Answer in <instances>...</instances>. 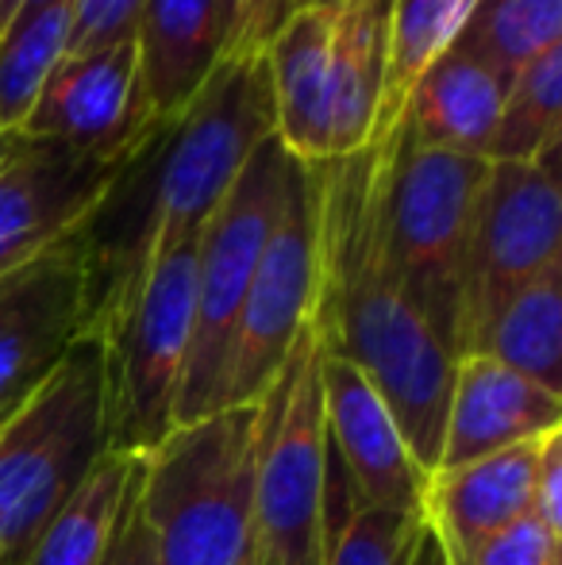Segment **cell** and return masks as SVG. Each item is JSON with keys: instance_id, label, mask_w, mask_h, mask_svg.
Segmentation results:
<instances>
[{"instance_id": "obj_18", "label": "cell", "mask_w": 562, "mask_h": 565, "mask_svg": "<svg viewBox=\"0 0 562 565\" xmlns=\"http://www.w3.org/2000/svg\"><path fill=\"white\" fill-rule=\"evenodd\" d=\"M274 100V135L297 162L328 158L331 12L297 8L263 51Z\"/></svg>"}, {"instance_id": "obj_15", "label": "cell", "mask_w": 562, "mask_h": 565, "mask_svg": "<svg viewBox=\"0 0 562 565\" xmlns=\"http://www.w3.org/2000/svg\"><path fill=\"white\" fill-rule=\"evenodd\" d=\"M555 431H562V393L486 354H463L455 362L439 466L478 461Z\"/></svg>"}, {"instance_id": "obj_27", "label": "cell", "mask_w": 562, "mask_h": 565, "mask_svg": "<svg viewBox=\"0 0 562 565\" xmlns=\"http://www.w3.org/2000/svg\"><path fill=\"white\" fill-rule=\"evenodd\" d=\"M74 0H51L15 15L12 28L0 35V131H15L35 105L46 74L66 54Z\"/></svg>"}, {"instance_id": "obj_8", "label": "cell", "mask_w": 562, "mask_h": 565, "mask_svg": "<svg viewBox=\"0 0 562 565\" xmlns=\"http://www.w3.org/2000/svg\"><path fill=\"white\" fill-rule=\"evenodd\" d=\"M197 243L201 235L162 254L142 274L120 320L100 335L108 450L147 454L173 427L189 335H193Z\"/></svg>"}, {"instance_id": "obj_14", "label": "cell", "mask_w": 562, "mask_h": 565, "mask_svg": "<svg viewBox=\"0 0 562 565\" xmlns=\"http://www.w3.org/2000/svg\"><path fill=\"white\" fill-rule=\"evenodd\" d=\"M320 385H324V431L328 450L351 477L367 504L393 508L424 520V481L413 450L401 439L397 419L390 416L378 388L343 358L320 350Z\"/></svg>"}, {"instance_id": "obj_34", "label": "cell", "mask_w": 562, "mask_h": 565, "mask_svg": "<svg viewBox=\"0 0 562 565\" xmlns=\"http://www.w3.org/2000/svg\"><path fill=\"white\" fill-rule=\"evenodd\" d=\"M28 4H31V0H0V35H4V31L12 28L15 15H20Z\"/></svg>"}, {"instance_id": "obj_31", "label": "cell", "mask_w": 562, "mask_h": 565, "mask_svg": "<svg viewBox=\"0 0 562 565\" xmlns=\"http://www.w3.org/2000/svg\"><path fill=\"white\" fill-rule=\"evenodd\" d=\"M139 469H142V458H139ZM136 492H139V473H136V481H131L128 500H124V508H120L113 543H108L105 558H100L97 565H158L155 539H150L147 523H142V515H139Z\"/></svg>"}, {"instance_id": "obj_6", "label": "cell", "mask_w": 562, "mask_h": 565, "mask_svg": "<svg viewBox=\"0 0 562 565\" xmlns=\"http://www.w3.org/2000/svg\"><path fill=\"white\" fill-rule=\"evenodd\" d=\"M293 170H297V158L285 154L278 135L263 139L201 231V243H197L193 335H189L173 427L220 412L235 323H240L243 300H247V289L255 281L258 258L266 250L274 220L282 212Z\"/></svg>"}, {"instance_id": "obj_23", "label": "cell", "mask_w": 562, "mask_h": 565, "mask_svg": "<svg viewBox=\"0 0 562 565\" xmlns=\"http://www.w3.org/2000/svg\"><path fill=\"white\" fill-rule=\"evenodd\" d=\"M424 520L367 504L336 454L324 458V527L320 565H409Z\"/></svg>"}, {"instance_id": "obj_33", "label": "cell", "mask_w": 562, "mask_h": 565, "mask_svg": "<svg viewBox=\"0 0 562 565\" xmlns=\"http://www.w3.org/2000/svg\"><path fill=\"white\" fill-rule=\"evenodd\" d=\"M409 565H447V558H443V551H439V543H435V535L432 531H421V543H416V551H413V558H409Z\"/></svg>"}, {"instance_id": "obj_17", "label": "cell", "mask_w": 562, "mask_h": 565, "mask_svg": "<svg viewBox=\"0 0 562 565\" xmlns=\"http://www.w3.org/2000/svg\"><path fill=\"white\" fill-rule=\"evenodd\" d=\"M540 447L543 439L427 473L424 527L435 535L447 565H470L497 531L532 512Z\"/></svg>"}, {"instance_id": "obj_13", "label": "cell", "mask_w": 562, "mask_h": 565, "mask_svg": "<svg viewBox=\"0 0 562 565\" xmlns=\"http://www.w3.org/2000/svg\"><path fill=\"white\" fill-rule=\"evenodd\" d=\"M150 127L155 124L139 93L136 43L128 35L97 51L62 54L15 131L66 142L97 158H124Z\"/></svg>"}, {"instance_id": "obj_2", "label": "cell", "mask_w": 562, "mask_h": 565, "mask_svg": "<svg viewBox=\"0 0 562 565\" xmlns=\"http://www.w3.org/2000/svg\"><path fill=\"white\" fill-rule=\"evenodd\" d=\"M274 135L266 58H227L178 119L155 124L82 224L89 335H105L142 274L197 238L255 147Z\"/></svg>"}, {"instance_id": "obj_36", "label": "cell", "mask_w": 562, "mask_h": 565, "mask_svg": "<svg viewBox=\"0 0 562 565\" xmlns=\"http://www.w3.org/2000/svg\"><path fill=\"white\" fill-rule=\"evenodd\" d=\"M0 135H4V131H0Z\"/></svg>"}, {"instance_id": "obj_1", "label": "cell", "mask_w": 562, "mask_h": 565, "mask_svg": "<svg viewBox=\"0 0 562 565\" xmlns=\"http://www.w3.org/2000/svg\"><path fill=\"white\" fill-rule=\"evenodd\" d=\"M312 227V312L324 354L351 362L390 416L416 466H439L455 358L409 300L385 246V135L354 154L300 162Z\"/></svg>"}, {"instance_id": "obj_3", "label": "cell", "mask_w": 562, "mask_h": 565, "mask_svg": "<svg viewBox=\"0 0 562 565\" xmlns=\"http://www.w3.org/2000/svg\"><path fill=\"white\" fill-rule=\"evenodd\" d=\"M263 408L235 404L166 431L139 454V515L158 565H247Z\"/></svg>"}, {"instance_id": "obj_19", "label": "cell", "mask_w": 562, "mask_h": 565, "mask_svg": "<svg viewBox=\"0 0 562 565\" xmlns=\"http://www.w3.org/2000/svg\"><path fill=\"white\" fill-rule=\"evenodd\" d=\"M393 0H343L331 8V124L328 158L354 154L378 131Z\"/></svg>"}, {"instance_id": "obj_32", "label": "cell", "mask_w": 562, "mask_h": 565, "mask_svg": "<svg viewBox=\"0 0 562 565\" xmlns=\"http://www.w3.org/2000/svg\"><path fill=\"white\" fill-rule=\"evenodd\" d=\"M532 515L548 531L562 535V431L548 435L540 447L532 481Z\"/></svg>"}, {"instance_id": "obj_21", "label": "cell", "mask_w": 562, "mask_h": 565, "mask_svg": "<svg viewBox=\"0 0 562 565\" xmlns=\"http://www.w3.org/2000/svg\"><path fill=\"white\" fill-rule=\"evenodd\" d=\"M136 473L139 454H100L15 565H97L116 535V520Z\"/></svg>"}, {"instance_id": "obj_9", "label": "cell", "mask_w": 562, "mask_h": 565, "mask_svg": "<svg viewBox=\"0 0 562 565\" xmlns=\"http://www.w3.org/2000/svg\"><path fill=\"white\" fill-rule=\"evenodd\" d=\"M562 266L559 170L536 162H489L466 250L463 354L520 285Z\"/></svg>"}, {"instance_id": "obj_5", "label": "cell", "mask_w": 562, "mask_h": 565, "mask_svg": "<svg viewBox=\"0 0 562 565\" xmlns=\"http://www.w3.org/2000/svg\"><path fill=\"white\" fill-rule=\"evenodd\" d=\"M486 158L424 147L405 116L385 131V246L447 354L463 358L466 250L478 209Z\"/></svg>"}, {"instance_id": "obj_22", "label": "cell", "mask_w": 562, "mask_h": 565, "mask_svg": "<svg viewBox=\"0 0 562 565\" xmlns=\"http://www.w3.org/2000/svg\"><path fill=\"white\" fill-rule=\"evenodd\" d=\"M466 354H486L562 393V266L520 285L470 339Z\"/></svg>"}, {"instance_id": "obj_10", "label": "cell", "mask_w": 562, "mask_h": 565, "mask_svg": "<svg viewBox=\"0 0 562 565\" xmlns=\"http://www.w3.org/2000/svg\"><path fill=\"white\" fill-rule=\"evenodd\" d=\"M89 335L82 227L0 274V424Z\"/></svg>"}, {"instance_id": "obj_11", "label": "cell", "mask_w": 562, "mask_h": 565, "mask_svg": "<svg viewBox=\"0 0 562 565\" xmlns=\"http://www.w3.org/2000/svg\"><path fill=\"white\" fill-rule=\"evenodd\" d=\"M308 312H312V227H308L305 170L297 162L235 323L220 408L255 404L266 393L293 342L305 331Z\"/></svg>"}, {"instance_id": "obj_29", "label": "cell", "mask_w": 562, "mask_h": 565, "mask_svg": "<svg viewBox=\"0 0 562 565\" xmlns=\"http://www.w3.org/2000/svg\"><path fill=\"white\" fill-rule=\"evenodd\" d=\"M559 539L532 512L520 515L505 531H497L470 565H559Z\"/></svg>"}, {"instance_id": "obj_7", "label": "cell", "mask_w": 562, "mask_h": 565, "mask_svg": "<svg viewBox=\"0 0 562 565\" xmlns=\"http://www.w3.org/2000/svg\"><path fill=\"white\" fill-rule=\"evenodd\" d=\"M263 431L251 497L247 565H320L324 527V385L312 328L293 342L278 377L258 396Z\"/></svg>"}, {"instance_id": "obj_20", "label": "cell", "mask_w": 562, "mask_h": 565, "mask_svg": "<svg viewBox=\"0 0 562 565\" xmlns=\"http://www.w3.org/2000/svg\"><path fill=\"white\" fill-rule=\"evenodd\" d=\"M505 82L463 46H447L421 74L405 105V124L424 147L486 158L501 116Z\"/></svg>"}, {"instance_id": "obj_25", "label": "cell", "mask_w": 562, "mask_h": 565, "mask_svg": "<svg viewBox=\"0 0 562 565\" xmlns=\"http://www.w3.org/2000/svg\"><path fill=\"white\" fill-rule=\"evenodd\" d=\"M478 0H393L390 12V58H385V89L378 105V135H385L405 116L409 93L421 74L447 51L466 28Z\"/></svg>"}, {"instance_id": "obj_12", "label": "cell", "mask_w": 562, "mask_h": 565, "mask_svg": "<svg viewBox=\"0 0 562 565\" xmlns=\"http://www.w3.org/2000/svg\"><path fill=\"white\" fill-rule=\"evenodd\" d=\"M124 158H97L23 131L0 135V274L77 231Z\"/></svg>"}, {"instance_id": "obj_26", "label": "cell", "mask_w": 562, "mask_h": 565, "mask_svg": "<svg viewBox=\"0 0 562 565\" xmlns=\"http://www.w3.org/2000/svg\"><path fill=\"white\" fill-rule=\"evenodd\" d=\"M450 46L470 51L509 85L517 70L562 46V0H478Z\"/></svg>"}, {"instance_id": "obj_30", "label": "cell", "mask_w": 562, "mask_h": 565, "mask_svg": "<svg viewBox=\"0 0 562 565\" xmlns=\"http://www.w3.org/2000/svg\"><path fill=\"white\" fill-rule=\"evenodd\" d=\"M293 12H297V0H232V54L227 58H258Z\"/></svg>"}, {"instance_id": "obj_16", "label": "cell", "mask_w": 562, "mask_h": 565, "mask_svg": "<svg viewBox=\"0 0 562 565\" xmlns=\"http://www.w3.org/2000/svg\"><path fill=\"white\" fill-rule=\"evenodd\" d=\"M131 43L147 119H178L232 54V0H142Z\"/></svg>"}, {"instance_id": "obj_35", "label": "cell", "mask_w": 562, "mask_h": 565, "mask_svg": "<svg viewBox=\"0 0 562 565\" xmlns=\"http://www.w3.org/2000/svg\"><path fill=\"white\" fill-rule=\"evenodd\" d=\"M343 0H297V8H324V12H331V8H339Z\"/></svg>"}, {"instance_id": "obj_28", "label": "cell", "mask_w": 562, "mask_h": 565, "mask_svg": "<svg viewBox=\"0 0 562 565\" xmlns=\"http://www.w3.org/2000/svg\"><path fill=\"white\" fill-rule=\"evenodd\" d=\"M139 8L142 0H74L66 54H85L116 43V39H128Z\"/></svg>"}, {"instance_id": "obj_4", "label": "cell", "mask_w": 562, "mask_h": 565, "mask_svg": "<svg viewBox=\"0 0 562 565\" xmlns=\"http://www.w3.org/2000/svg\"><path fill=\"white\" fill-rule=\"evenodd\" d=\"M105 450V342L82 335L0 424V565L31 551Z\"/></svg>"}, {"instance_id": "obj_24", "label": "cell", "mask_w": 562, "mask_h": 565, "mask_svg": "<svg viewBox=\"0 0 562 565\" xmlns=\"http://www.w3.org/2000/svg\"><path fill=\"white\" fill-rule=\"evenodd\" d=\"M562 142V46H551L540 58L509 77L497 116L486 162H536L559 170Z\"/></svg>"}]
</instances>
